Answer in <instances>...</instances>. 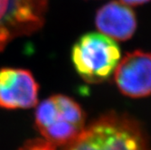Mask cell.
Wrapping results in <instances>:
<instances>
[{"instance_id":"cell-1","label":"cell","mask_w":151,"mask_h":150,"mask_svg":"<svg viewBox=\"0 0 151 150\" xmlns=\"http://www.w3.org/2000/svg\"><path fill=\"white\" fill-rule=\"evenodd\" d=\"M64 150H150L146 132L125 114L109 113L94 120Z\"/></svg>"},{"instance_id":"cell-2","label":"cell","mask_w":151,"mask_h":150,"mask_svg":"<svg viewBox=\"0 0 151 150\" xmlns=\"http://www.w3.org/2000/svg\"><path fill=\"white\" fill-rule=\"evenodd\" d=\"M35 120L45 139L57 146H67L84 129L85 113L75 100L58 94L37 106Z\"/></svg>"},{"instance_id":"cell-3","label":"cell","mask_w":151,"mask_h":150,"mask_svg":"<svg viewBox=\"0 0 151 150\" xmlns=\"http://www.w3.org/2000/svg\"><path fill=\"white\" fill-rule=\"evenodd\" d=\"M73 66L88 83H101L111 77L120 60V49L113 39L103 34L89 33L74 44Z\"/></svg>"},{"instance_id":"cell-4","label":"cell","mask_w":151,"mask_h":150,"mask_svg":"<svg viewBox=\"0 0 151 150\" xmlns=\"http://www.w3.org/2000/svg\"><path fill=\"white\" fill-rule=\"evenodd\" d=\"M49 0H0V52L43 26Z\"/></svg>"},{"instance_id":"cell-5","label":"cell","mask_w":151,"mask_h":150,"mask_svg":"<svg viewBox=\"0 0 151 150\" xmlns=\"http://www.w3.org/2000/svg\"><path fill=\"white\" fill-rule=\"evenodd\" d=\"M39 85L32 72L19 68L0 69V107L19 110L35 107L38 101Z\"/></svg>"},{"instance_id":"cell-6","label":"cell","mask_w":151,"mask_h":150,"mask_svg":"<svg viewBox=\"0 0 151 150\" xmlns=\"http://www.w3.org/2000/svg\"><path fill=\"white\" fill-rule=\"evenodd\" d=\"M119 90L128 97L143 98L151 94V53L135 51L128 53L114 71Z\"/></svg>"},{"instance_id":"cell-7","label":"cell","mask_w":151,"mask_h":150,"mask_svg":"<svg viewBox=\"0 0 151 150\" xmlns=\"http://www.w3.org/2000/svg\"><path fill=\"white\" fill-rule=\"evenodd\" d=\"M99 31L114 41H127L135 33L137 20L129 6L111 1L99 9L95 17Z\"/></svg>"},{"instance_id":"cell-8","label":"cell","mask_w":151,"mask_h":150,"mask_svg":"<svg viewBox=\"0 0 151 150\" xmlns=\"http://www.w3.org/2000/svg\"><path fill=\"white\" fill-rule=\"evenodd\" d=\"M58 147L43 138L26 141L19 150H58Z\"/></svg>"},{"instance_id":"cell-9","label":"cell","mask_w":151,"mask_h":150,"mask_svg":"<svg viewBox=\"0 0 151 150\" xmlns=\"http://www.w3.org/2000/svg\"><path fill=\"white\" fill-rule=\"evenodd\" d=\"M149 0H120V2H122L123 4H125L129 6H139V5H143L147 2H148Z\"/></svg>"}]
</instances>
